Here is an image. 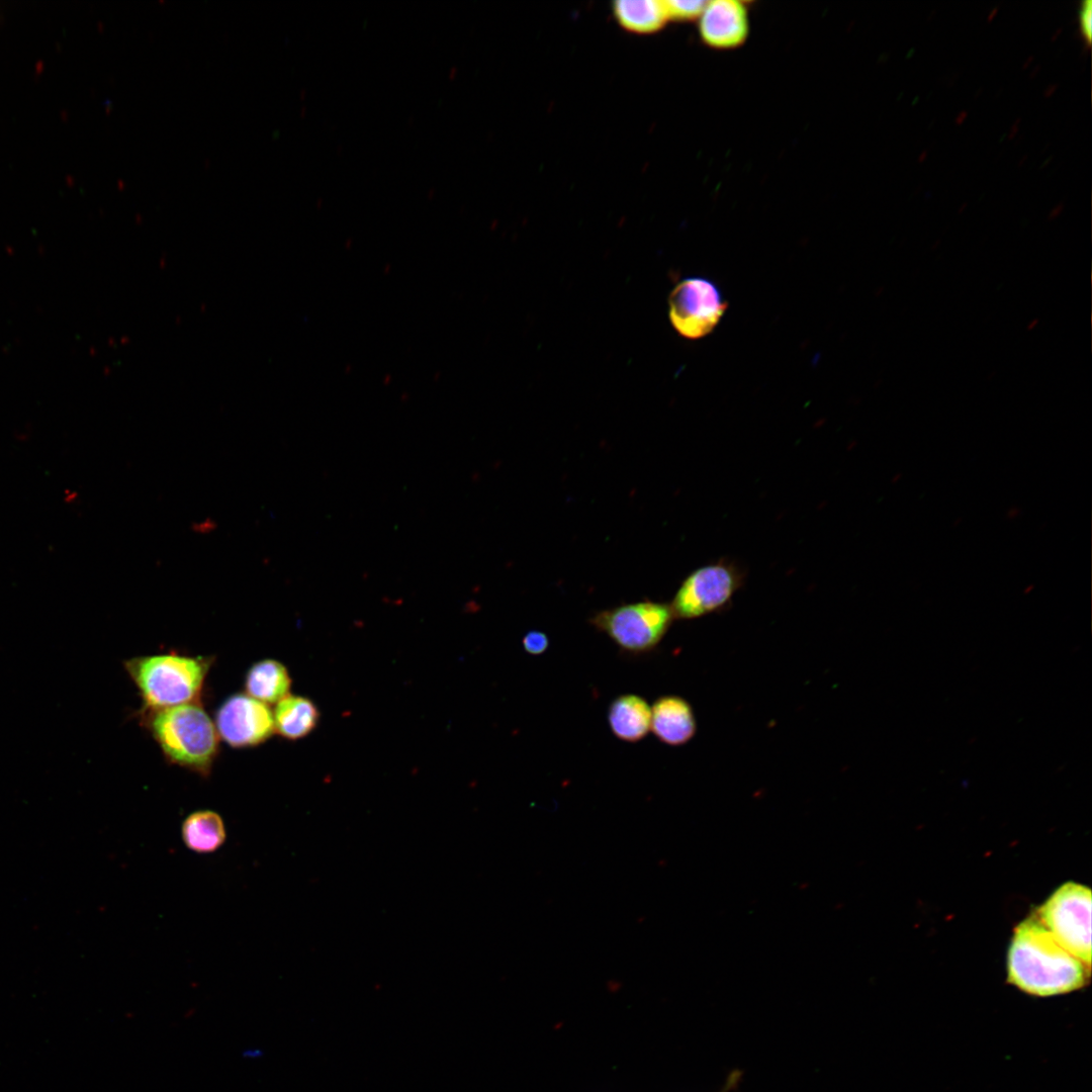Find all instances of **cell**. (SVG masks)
Returning a JSON list of instances; mask_svg holds the SVG:
<instances>
[{"instance_id":"6da1fadb","label":"cell","mask_w":1092,"mask_h":1092,"mask_svg":"<svg viewBox=\"0 0 1092 1092\" xmlns=\"http://www.w3.org/2000/svg\"><path fill=\"white\" fill-rule=\"evenodd\" d=\"M1090 970L1035 916L1015 928L1007 954V981L1022 992L1038 997L1070 993L1088 983Z\"/></svg>"},{"instance_id":"7a4b0ae2","label":"cell","mask_w":1092,"mask_h":1092,"mask_svg":"<svg viewBox=\"0 0 1092 1092\" xmlns=\"http://www.w3.org/2000/svg\"><path fill=\"white\" fill-rule=\"evenodd\" d=\"M143 719L173 764L206 777L219 751L214 722L198 703L144 711Z\"/></svg>"},{"instance_id":"3957f363","label":"cell","mask_w":1092,"mask_h":1092,"mask_svg":"<svg viewBox=\"0 0 1092 1092\" xmlns=\"http://www.w3.org/2000/svg\"><path fill=\"white\" fill-rule=\"evenodd\" d=\"M213 659L165 653L131 657L123 665L140 692L144 711H155L197 703Z\"/></svg>"},{"instance_id":"277c9868","label":"cell","mask_w":1092,"mask_h":1092,"mask_svg":"<svg viewBox=\"0 0 1092 1092\" xmlns=\"http://www.w3.org/2000/svg\"><path fill=\"white\" fill-rule=\"evenodd\" d=\"M674 620L669 604L647 600L599 611L589 623L621 650L638 655L653 651Z\"/></svg>"},{"instance_id":"5b68a950","label":"cell","mask_w":1092,"mask_h":1092,"mask_svg":"<svg viewBox=\"0 0 1092 1092\" xmlns=\"http://www.w3.org/2000/svg\"><path fill=\"white\" fill-rule=\"evenodd\" d=\"M735 560L720 558L689 573L669 604L674 619L693 620L727 610L745 582Z\"/></svg>"},{"instance_id":"8992f818","label":"cell","mask_w":1092,"mask_h":1092,"mask_svg":"<svg viewBox=\"0 0 1092 1092\" xmlns=\"http://www.w3.org/2000/svg\"><path fill=\"white\" fill-rule=\"evenodd\" d=\"M1071 954L1091 968V891L1068 882L1034 915Z\"/></svg>"},{"instance_id":"52a82bcc","label":"cell","mask_w":1092,"mask_h":1092,"mask_svg":"<svg viewBox=\"0 0 1092 1092\" xmlns=\"http://www.w3.org/2000/svg\"><path fill=\"white\" fill-rule=\"evenodd\" d=\"M718 286L703 277L678 282L668 297V315L673 329L684 338L698 340L711 334L727 309Z\"/></svg>"},{"instance_id":"ba28073f","label":"cell","mask_w":1092,"mask_h":1092,"mask_svg":"<svg viewBox=\"0 0 1092 1092\" xmlns=\"http://www.w3.org/2000/svg\"><path fill=\"white\" fill-rule=\"evenodd\" d=\"M214 725L219 738L234 748L258 746L275 732L270 708L243 693L230 696L219 706Z\"/></svg>"},{"instance_id":"9c48e42d","label":"cell","mask_w":1092,"mask_h":1092,"mask_svg":"<svg viewBox=\"0 0 1092 1092\" xmlns=\"http://www.w3.org/2000/svg\"><path fill=\"white\" fill-rule=\"evenodd\" d=\"M697 20L702 40L714 50L737 49L748 37V8L742 1H706Z\"/></svg>"},{"instance_id":"30bf717a","label":"cell","mask_w":1092,"mask_h":1092,"mask_svg":"<svg viewBox=\"0 0 1092 1092\" xmlns=\"http://www.w3.org/2000/svg\"><path fill=\"white\" fill-rule=\"evenodd\" d=\"M650 730L662 743L679 746L697 732V720L691 704L679 696L659 697L651 707Z\"/></svg>"},{"instance_id":"8fae6325","label":"cell","mask_w":1092,"mask_h":1092,"mask_svg":"<svg viewBox=\"0 0 1092 1092\" xmlns=\"http://www.w3.org/2000/svg\"><path fill=\"white\" fill-rule=\"evenodd\" d=\"M608 723L620 740L637 742L650 731L651 707L640 696L621 695L608 708Z\"/></svg>"},{"instance_id":"7c38bea8","label":"cell","mask_w":1092,"mask_h":1092,"mask_svg":"<svg viewBox=\"0 0 1092 1092\" xmlns=\"http://www.w3.org/2000/svg\"><path fill=\"white\" fill-rule=\"evenodd\" d=\"M291 684L286 666L276 659L266 658L249 668L244 686L247 695L270 705L288 696Z\"/></svg>"},{"instance_id":"4fadbf2b","label":"cell","mask_w":1092,"mask_h":1092,"mask_svg":"<svg viewBox=\"0 0 1092 1092\" xmlns=\"http://www.w3.org/2000/svg\"><path fill=\"white\" fill-rule=\"evenodd\" d=\"M273 719L277 734L288 740H298L315 729L320 711L308 698L289 694L276 703Z\"/></svg>"},{"instance_id":"5bb4252c","label":"cell","mask_w":1092,"mask_h":1092,"mask_svg":"<svg viewBox=\"0 0 1092 1092\" xmlns=\"http://www.w3.org/2000/svg\"><path fill=\"white\" fill-rule=\"evenodd\" d=\"M182 838L187 848L198 853L218 849L225 841L222 818L214 811L199 810L188 815L182 823Z\"/></svg>"},{"instance_id":"9a60e30c","label":"cell","mask_w":1092,"mask_h":1092,"mask_svg":"<svg viewBox=\"0 0 1092 1092\" xmlns=\"http://www.w3.org/2000/svg\"><path fill=\"white\" fill-rule=\"evenodd\" d=\"M614 12L620 24L638 33L654 32L668 20L663 1L621 0L614 3Z\"/></svg>"},{"instance_id":"2e32d148","label":"cell","mask_w":1092,"mask_h":1092,"mask_svg":"<svg viewBox=\"0 0 1092 1092\" xmlns=\"http://www.w3.org/2000/svg\"><path fill=\"white\" fill-rule=\"evenodd\" d=\"M663 2L668 15V19L677 20L698 19L706 4V1L700 0H668Z\"/></svg>"},{"instance_id":"e0dca14e","label":"cell","mask_w":1092,"mask_h":1092,"mask_svg":"<svg viewBox=\"0 0 1092 1092\" xmlns=\"http://www.w3.org/2000/svg\"><path fill=\"white\" fill-rule=\"evenodd\" d=\"M522 645L528 654L540 655L548 649L549 638L542 631L532 630L524 635Z\"/></svg>"},{"instance_id":"ac0fdd59","label":"cell","mask_w":1092,"mask_h":1092,"mask_svg":"<svg viewBox=\"0 0 1092 1092\" xmlns=\"http://www.w3.org/2000/svg\"><path fill=\"white\" fill-rule=\"evenodd\" d=\"M1079 15L1082 34L1085 40L1090 42L1092 32V3L1090 0L1082 2Z\"/></svg>"},{"instance_id":"d6986e66","label":"cell","mask_w":1092,"mask_h":1092,"mask_svg":"<svg viewBox=\"0 0 1092 1092\" xmlns=\"http://www.w3.org/2000/svg\"><path fill=\"white\" fill-rule=\"evenodd\" d=\"M743 1071L740 1069H733L727 1075L722 1088L718 1092H733L735 1091L742 1079Z\"/></svg>"},{"instance_id":"ffe728a7","label":"cell","mask_w":1092,"mask_h":1092,"mask_svg":"<svg viewBox=\"0 0 1092 1092\" xmlns=\"http://www.w3.org/2000/svg\"><path fill=\"white\" fill-rule=\"evenodd\" d=\"M190 529L196 534H210L217 529V523L212 518L207 517L191 523Z\"/></svg>"},{"instance_id":"44dd1931","label":"cell","mask_w":1092,"mask_h":1092,"mask_svg":"<svg viewBox=\"0 0 1092 1092\" xmlns=\"http://www.w3.org/2000/svg\"><path fill=\"white\" fill-rule=\"evenodd\" d=\"M1037 324H1038V320H1037V318H1034V320H1032V321H1031V322H1030V323H1029V324L1027 325V329H1028V330H1032V329H1034V328H1035L1036 326H1037Z\"/></svg>"}]
</instances>
